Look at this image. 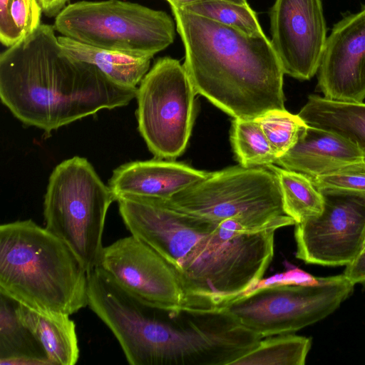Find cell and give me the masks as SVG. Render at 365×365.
I'll return each instance as SVG.
<instances>
[{
  "instance_id": "1",
  "label": "cell",
  "mask_w": 365,
  "mask_h": 365,
  "mask_svg": "<svg viewBox=\"0 0 365 365\" xmlns=\"http://www.w3.org/2000/svg\"><path fill=\"white\" fill-rule=\"evenodd\" d=\"M116 201L130 235L175 271L186 311L223 309L252 289L272 260L275 230L247 232L234 220L192 215L164 199L125 195Z\"/></svg>"
},
{
  "instance_id": "2",
  "label": "cell",
  "mask_w": 365,
  "mask_h": 365,
  "mask_svg": "<svg viewBox=\"0 0 365 365\" xmlns=\"http://www.w3.org/2000/svg\"><path fill=\"white\" fill-rule=\"evenodd\" d=\"M55 31L41 24L0 54V98L17 119L49 135L136 98L138 88L117 85L96 66L71 58Z\"/></svg>"
},
{
  "instance_id": "3",
  "label": "cell",
  "mask_w": 365,
  "mask_h": 365,
  "mask_svg": "<svg viewBox=\"0 0 365 365\" xmlns=\"http://www.w3.org/2000/svg\"><path fill=\"white\" fill-rule=\"evenodd\" d=\"M197 93L234 118L283 110L284 73L266 35H249L171 7Z\"/></svg>"
},
{
  "instance_id": "4",
  "label": "cell",
  "mask_w": 365,
  "mask_h": 365,
  "mask_svg": "<svg viewBox=\"0 0 365 365\" xmlns=\"http://www.w3.org/2000/svg\"><path fill=\"white\" fill-rule=\"evenodd\" d=\"M88 272L71 247L31 220L0 226V294L32 310L88 306Z\"/></svg>"
},
{
  "instance_id": "5",
  "label": "cell",
  "mask_w": 365,
  "mask_h": 365,
  "mask_svg": "<svg viewBox=\"0 0 365 365\" xmlns=\"http://www.w3.org/2000/svg\"><path fill=\"white\" fill-rule=\"evenodd\" d=\"M168 200L192 215L218 222L234 220L247 232L296 224L284 210L276 175L265 166L239 165L210 173Z\"/></svg>"
},
{
  "instance_id": "6",
  "label": "cell",
  "mask_w": 365,
  "mask_h": 365,
  "mask_svg": "<svg viewBox=\"0 0 365 365\" xmlns=\"http://www.w3.org/2000/svg\"><path fill=\"white\" fill-rule=\"evenodd\" d=\"M116 201L86 158L74 156L52 171L43 201L45 227L66 242L89 272L103 249L105 220Z\"/></svg>"
},
{
  "instance_id": "7",
  "label": "cell",
  "mask_w": 365,
  "mask_h": 365,
  "mask_svg": "<svg viewBox=\"0 0 365 365\" xmlns=\"http://www.w3.org/2000/svg\"><path fill=\"white\" fill-rule=\"evenodd\" d=\"M53 26L62 36L84 44L151 58L174 42L176 29L166 12L122 0L70 4Z\"/></svg>"
},
{
  "instance_id": "8",
  "label": "cell",
  "mask_w": 365,
  "mask_h": 365,
  "mask_svg": "<svg viewBox=\"0 0 365 365\" xmlns=\"http://www.w3.org/2000/svg\"><path fill=\"white\" fill-rule=\"evenodd\" d=\"M354 285L341 274L257 287L224 308L263 339L291 334L324 319L351 295Z\"/></svg>"
},
{
  "instance_id": "9",
  "label": "cell",
  "mask_w": 365,
  "mask_h": 365,
  "mask_svg": "<svg viewBox=\"0 0 365 365\" xmlns=\"http://www.w3.org/2000/svg\"><path fill=\"white\" fill-rule=\"evenodd\" d=\"M197 92L180 62L159 58L137 91L138 130L158 159L173 160L185 150L195 119Z\"/></svg>"
},
{
  "instance_id": "10",
  "label": "cell",
  "mask_w": 365,
  "mask_h": 365,
  "mask_svg": "<svg viewBox=\"0 0 365 365\" xmlns=\"http://www.w3.org/2000/svg\"><path fill=\"white\" fill-rule=\"evenodd\" d=\"M320 191L322 212L295 224V256L310 264L347 266L365 243V196Z\"/></svg>"
},
{
  "instance_id": "11",
  "label": "cell",
  "mask_w": 365,
  "mask_h": 365,
  "mask_svg": "<svg viewBox=\"0 0 365 365\" xmlns=\"http://www.w3.org/2000/svg\"><path fill=\"white\" fill-rule=\"evenodd\" d=\"M96 267L122 289L151 306L175 313L186 311L185 294L172 267L132 235L103 247Z\"/></svg>"
},
{
  "instance_id": "12",
  "label": "cell",
  "mask_w": 365,
  "mask_h": 365,
  "mask_svg": "<svg viewBox=\"0 0 365 365\" xmlns=\"http://www.w3.org/2000/svg\"><path fill=\"white\" fill-rule=\"evenodd\" d=\"M270 43L284 74L301 81L317 74L327 42L321 0H275Z\"/></svg>"
},
{
  "instance_id": "13",
  "label": "cell",
  "mask_w": 365,
  "mask_h": 365,
  "mask_svg": "<svg viewBox=\"0 0 365 365\" xmlns=\"http://www.w3.org/2000/svg\"><path fill=\"white\" fill-rule=\"evenodd\" d=\"M324 98L361 103L365 99V6L332 28L317 71Z\"/></svg>"
},
{
  "instance_id": "14",
  "label": "cell",
  "mask_w": 365,
  "mask_h": 365,
  "mask_svg": "<svg viewBox=\"0 0 365 365\" xmlns=\"http://www.w3.org/2000/svg\"><path fill=\"white\" fill-rule=\"evenodd\" d=\"M210 173L171 160H136L115 169L108 186L115 199L127 195L168 200Z\"/></svg>"
},
{
  "instance_id": "15",
  "label": "cell",
  "mask_w": 365,
  "mask_h": 365,
  "mask_svg": "<svg viewBox=\"0 0 365 365\" xmlns=\"http://www.w3.org/2000/svg\"><path fill=\"white\" fill-rule=\"evenodd\" d=\"M364 163L361 151L334 132L308 125L296 144L275 165L312 178Z\"/></svg>"
},
{
  "instance_id": "16",
  "label": "cell",
  "mask_w": 365,
  "mask_h": 365,
  "mask_svg": "<svg viewBox=\"0 0 365 365\" xmlns=\"http://www.w3.org/2000/svg\"><path fill=\"white\" fill-rule=\"evenodd\" d=\"M20 321L32 332L51 365H74L80 356L75 322L70 315L42 312L16 303Z\"/></svg>"
},
{
  "instance_id": "17",
  "label": "cell",
  "mask_w": 365,
  "mask_h": 365,
  "mask_svg": "<svg viewBox=\"0 0 365 365\" xmlns=\"http://www.w3.org/2000/svg\"><path fill=\"white\" fill-rule=\"evenodd\" d=\"M310 126L325 129L345 138L362 153L365 163V103L333 101L316 95L298 113Z\"/></svg>"
},
{
  "instance_id": "18",
  "label": "cell",
  "mask_w": 365,
  "mask_h": 365,
  "mask_svg": "<svg viewBox=\"0 0 365 365\" xmlns=\"http://www.w3.org/2000/svg\"><path fill=\"white\" fill-rule=\"evenodd\" d=\"M58 40L71 58L96 66L111 81L135 88L148 72L151 58L133 56L84 44L63 36Z\"/></svg>"
},
{
  "instance_id": "19",
  "label": "cell",
  "mask_w": 365,
  "mask_h": 365,
  "mask_svg": "<svg viewBox=\"0 0 365 365\" xmlns=\"http://www.w3.org/2000/svg\"><path fill=\"white\" fill-rule=\"evenodd\" d=\"M277 176L285 213L297 223L319 215L324 207L322 192L311 177L275 164L266 165Z\"/></svg>"
},
{
  "instance_id": "20",
  "label": "cell",
  "mask_w": 365,
  "mask_h": 365,
  "mask_svg": "<svg viewBox=\"0 0 365 365\" xmlns=\"http://www.w3.org/2000/svg\"><path fill=\"white\" fill-rule=\"evenodd\" d=\"M16 307V302L0 294V361L31 357L51 365L40 343L19 319Z\"/></svg>"
},
{
  "instance_id": "21",
  "label": "cell",
  "mask_w": 365,
  "mask_h": 365,
  "mask_svg": "<svg viewBox=\"0 0 365 365\" xmlns=\"http://www.w3.org/2000/svg\"><path fill=\"white\" fill-rule=\"evenodd\" d=\"M312 346V339L292 334L262 339L233 365H304Z\"/></svg>"
},
{
  "instance_id": "22",
  "label": "cell",
  "mask_w": 365,
  "mask_h": 365,
  "mask_svg": "<svg viewBox=\"0 0 365 365\" xmlns=\"http://www.w3.org/2000/svg\"><path fill=\"white\" fill-rule=\"evenodd\" d=\"M230 138L240 165L248 168L275 164L277 158L255 119L234 118Z\"/></svg>"
},
{
  "instance_id": "23",
  "label": "cell",
  "mask_w": 365,
  "mask_h": 365,
  "mask_svg": "<svg viewBox=\"0 0 365 365\" xmlns=\"http://www.w3.org/2000/svg\"><path fill=\"white\" fill-rule=\"evenodd\" d=\"M41 10L36 0H0V41L10 47L35 31Z\"/></svg>"
},
{
  "instance_id": "24",
  "label": "cell",
  "mask_w": 365,
  "mask_h": 365,
  "mask_svg": "<svg viewBox=\"0 0 365 365\" xmlns=\"http://www.w3.org/2000/svg\"><path fill=\"white\" fill-rule=\"evenodd\" d=\"M181 9L249 35L264 34L257 14L249 4L209 0Z\"/></svg>"
},
{
  "instance_id": "25",
  "label": "cell",
  "mask_w": 365,
  "mask_h": 365,
  "mask_svg": "<svg viewBox=\"0 0 365 365\" xmlns=\"http://www.w3.org/2000/svg\"><path fill=\"white\" fill-rule=\"evenodd\" d=\"M260 125L277 159L297 142L307 124L298 114L286 109L272 110L255 118Z\"/></svg>"
},
{
  "instance_id": "26",
  "label": "cell",
  "mask_w": 365,
  "mask_h": 365,
  "mask_svg": "<svg viewBox=\"0 0 365 365\" xmlns=\"http://www.w3.org/2000/svg\"><path fill=\"white\" fill-rule=\"evenodd\" d=\"M319 190H330L365 196V163L348 165L312 178Z\"/></svg>"
},
{
  "instance_id": "27",
  "label": "cell",
  "mask_w": 365,
  "mask_h": 365,
  "mask_svg": "<svg viewBox=\"0 0 365 365\" xmlns=\"http://www.w3.org/2000/svg\"><path fill=\"white\" fill-rule=\"evenodd\" d=\"M343 274L354 284H365V243L357 257L346 266Z\"/></svg>"
},
{
  "instance_id": "28",
  "label": "cell",
  "mask_w": 365,
  "mask_h": 365,
  "mask_svg": "<svg viewBox=\"0 0 365 365\" xmlns=\"http://www.w3.org/2000/svg\"><path fill=\"white\" fill-rule=\"evenodd\" d=\"M41 12L48 18L56 17L70 0H36Z\"/></svg>"
},
{
  "instance_id": "29",
  "label": "cell",
  "mask_w": 365,
  "mask_h": 365,
  "mask_svg": "<svg viewBox=\"0 0 365 365\" xmlns=\"http://www.w3.org/2000/svg\"><path fill=\"white\" fill-rule=\"evenodd\" d=\"M1 365H50L46 361L31 358L18 357L0 361Z\"/></svg>"
},
{
  "instance_id": "30",
  "label": "cell",
  "mask_w": 365,
  "mask_h": 365,
  "mask_svg": "<svg viewBox=\"0 0 365 365\" xmlns=\"http://www.w3.org/2000/svg\"><path fill=\"white\" fill-rule=\"evenodd\" d=\"M170 4V7L183 8L186 6L191 5L195 3L209 1V0H166ZM240 4H249L247 0H224Z\"/></svg>"
}]
</instances>
